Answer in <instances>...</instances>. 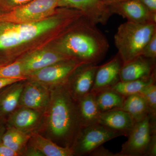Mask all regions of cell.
<instances>
[{"mask_svg":"<svg viewBox=\"0 0 156 156\" xmlns=\"http://www.w3.org/2000/svg\"><path fill=\"white\" fill-rule=\"evenodd\" d=\"M85 63L71 59L49 66L27 75L32 81L53 86L66 83L73 73Z\"/></svg>","mask_w":156,"mask_h":156,"instance_id":"cell-8","label":"cell"},{"mask_svg":"<svg viewBox=\"0 0 156 156\" xmlns=\"http://www.w3.org/2000/svg\"><path fill=\"white\" fill-rule=\"evenodd\" d=\"M80 19L75 29L59 40L57 51L83 63L98 64L108 51V41L96 24L83 16Z\"/></svg>","mask_w":156,"mask_h":156,"instance_id":"cell-1","label":"cell"},{"mask_svg":"<svg viewBox=\"0 0 156 156\" xmlns=\"http://www.w3.org/2000/svg\"><path fill=\"white\" fill-rule=\"evenodd\" d=\"M156 120L149 115L144 119L135 123L128 135V140L116 156H145L152 135L156 131Z\"/></svg>","mask_w":156,"mask_h":156,"instance_id":"cell-7","label":"cell"},{"mask_svg":"<svg viewBox=\"0 0 156 156\" xmlns=\"http://www.w3.org/2000/svg\"><path fill=\"white\" fill-rule=\"evenodd\" d=\"M33 0H0V11L6 12Z\"/></svg>","mask_w":156,"mask_h":156,"instance_id":"cell-28","label":"cell"},{"mask_svg":"<svg viewBox=\"0 0 156 156\" xmlns=\"http://www.w3.org/2000/svg\"><path fill=\"white\" fill-rule=\"evenodd\" d=\"M18 83L5 87L0 92V120H5L19 105L24 86Z\"/></svg>","mask_w":156,"mask_h":156,"instance_id":"cell-18","label":"cell"},{"mask_svg":"<svg viewBox=\"0 0 156 156\" xmlns=\"http://www.w3.org/2000/svg\"><path fill=\"white\" fill-rule=\"evenodd\" d=\"M102 0H59L57 8L78 10L84 17L97 25L106 24L112 15Z\"/></svg>","mask_w":156,"mask_h":156,"instance_id":"cell-9","label":"cell"},{"mask_svg":"<svg viewBox=\"0 0 156 156\" xmlns=\"http://www.w3.org/2000/svg\"><path fill=\"white\" fill-rule=\"evenodd\" d=\"M41 112L33 109L21 107L7 117L9 127H14L28 133L36 128L41 120Z\"/></svg>","mask_w":156,"mask_h":156,"instance_id":"cell-16","label":"cell"},{"mask_svg":"<svg viewBox=\"0 0 156 156\" xmlns=\"http://www.w3.org/2000/svg\"><path fill=\"white\" fill-rule=\"evenodd\" d=\"M30 146L40 151L44 156H74L71 147L61 146L37 133H34L29 139Z\"/></svg>","mask_w":156,"mask_h":156,"instance_id":"cell-20","label":"cell"},{"mask_svg":"<svg viewBox=\"0 0 156 156\" xmlns=\"http://www.w3.org/2000/svg\"><path fill=\"white\" fill-rule=\"evenodd\" d=\"M156 83V75L150 77L129 81H119L111 87L124 97L140 93L145 87Z\"/></svg>","mask_w":156,"mask_h":156,"instance_id":"cell-23","label":"cell"},{"mask_svg":"<svg viewBox=\"0 0 156 156\" xmlns=\"http://www.w3.org/2000/svg\"><path fill=\"white\" fill-rule=\"evenodd\" d=\"M156 75V60L139 56L123 65L120 81H129L145 79Z\"/></svg>","mask_w":156,"mask_h":156,"instance_id":"cell-14","label":"cell"},{"mask_svg":"<svg viewBox=\"0 0 156 156\" xmlns=\"http://www.w3.org/2000/svg\"><path fill=\"white\" fill-rule=\"evenodd\" d=\"M71 59L73 58L57 51L41 50L30 54L20 61L26 76L49 66Z\"/></svg>","mask_w":156,"mask_h":156,"instance_id":"cell-15","label":"cell"},{"mask_svg":"<svg viewBox=\"0 0 156 156\" xmlns=\"http://www.w3.org/2000/svg\"><path fill=\"white\" fill-rule=\"evenodd\" d=\"M128 1V0H102L101 2L104 5H108L112 3L120 2H124V1Z\"/></svg>","mask_w":156,"mask_h":156,"instance_id":"cell-36","label":"cell"},{"mask_svg":"<svg viewBox=\"0 0 156 156\" xmlns=\"http://www.w3.org/2000/svg\"><path fill=\"white\" fill-rule=\"evenodd\" d=\"M112 15L117 14L127 21L136 23H156V13L150 12L139 0H128L107 5Z\"/></svg>","mask_w":156,"mask_h":156,"instance_id":"cell-11","label":"cell"},{"mask_svg":"<svg viewBox=\"0 0 156 156\" xmlns=\"http://www.w3.org/2000/svg\"><path fill=\"white\" fill-rule=\"evenodd\" d=\"M150 59L156 60V33L154 34L143 50L141 55Z\"/></svg>","mask_w":156,"mask_h":156,"instance_id":"cell-27","label":"cell"},{"mask_svg":"<svg viewBox=\"0 0 156 156\" xmlns=\"http://www.w3.org/2000/svg\"><path fill=\"white\" fill-rule=\"evenodd\" d=\"M77 12L68 16H52L33 23H0V50L17 47L30 41L45 33L57 28L73 18Z\"/></svg>","mask_w":156,"mask_h":156,"instance_id":"cell-3","label":"cell"},{"mask_svg":"<svg viewBox=\"0 0 156 156\" xmlns=\"http://www.w3.org/2000/svg\"><path fill=\"white\" fill-rule=\"evenodd\" d=\"M6 129L4 122V120H0V142H1L2 136L4 132L5 131Z\"/></svg>","mask_w":156,"mask_h":156,"instance_id":"cell-35","label":"cell"},{"mask_svg":"<svg viewBox=\"0 0 156 156\" xmlns=\"http://www.w3.org/2000/svg\"><path fill=\"white\" fill-rule=\"evenodd\" d=\"M48 108L50 134L59 145L71 147L82 126L77 101L71 95L66 83L53 86Z\"/></svg>","mask_w":156,"mask_h":156,"instance_id":"cell-2","label":"cell"},{"mask_svg":"<svg viewBox=\"0 0 156 156\" xmlns=\"http://www.w3.org/2000/svg\"><path fill=\"white\" fill-rule=\"evenodd\" d=\"M50 99V91L44 84L32 81L24 86L19 104L41 112L48 108Z\"/></svg>","mask_w":156,"mask_h":156,"instance_id":"cell-12","label":"cell"},{"mask_svg":"<svg viewBox=\"0 0 156 156\" xmlns=\"http://www.w3.org/2000/svg\"><path fill=\"white\" fill-rule=\"evenodd\" d=\"M59 0H33L0 15V23H26L39 22L56 13Z\"/></svg>","mask_w":156,"mask_h":156,"instance_id":"cell-5","label":"cell"},{"mask_svg":"<svg viewBox=\"0 0 156 156\" xmlns=\"http://www.w3.org/2000/svg\"><path fill=\"white\" fill-rule=\"evenodd\" d=\"M30 136L12 127H8L2 136L1 142L13 151L20 154Z\"/></svg>","mask_w":156,"mask_h":156,"instance_id":"cell-24","label":"cell"},{"mask_svg":"<svg viewBox=\"0 0 156 156\" xmlns=\"http://www.w3.org/2000/svg\"><path fill=\"white\" fill-rule=\"evenodd\" d=\"M123 62L118 53L106 63L98 66L95 74L92 92L95 93L108 89L120 81Z\"/></svg>","mask_w":156,"mask_h":156,"instance_id":"cell-13","label":"cell"},{"mask_svg":"<svg viewBox=\"0 0 156 156\" xmlns=\"http://www.w3.org/2000/svg\"><path fill=\"white\" fill-rule=\"evenodd\" d=\"M23 80L20 79H0V90L11 84Z\"/></svg>","mask_w":156,"mask_h":156,"instance_id":"cell-33","label":"cell"},{"mask_svg":"<svg viewBox=\"0 0 156 156\" xmlns=\"http://www.w3.org/2000/svg\"><path fill=\"white\" fill-rule=\"evenodd\" d=\"M140 93L142 95L147 104L149 111V115L151 119L153 120H156V83L150 84L145 87Z\"/></svg>","mask_w":156,"mask_h":156,"instance_id":"cell-26","label":"cell"},{"mask_svg":"<svg viewBox=\"0 0 156 156\" xmlns=\"http://www.w3.org/2000/svg\"><path fill=\"white\" fill-rule=\"evenodd\" d=\"M25 154L29 156H44L40 151L31 146L27 150Z\"/></svg>","mask_w":156,"mask_h":156,"instance_id":"cell-34","label":"cell"},{"mask_svg":"<svg viewBox=\"0 0 156 156\" xmlns=\"http://www.w3.org/2000/svg\"><path fill=\"white\" fill-rule=\"evenodd\" d=\"M93 93L98 106L101 112L121 109L122 107L125 97L111 88Z\"/></svg>","mask_w":156,"mask_h":156,"instance_id":"cell-22","label":"cell"},{"mask_svg":"<svg viewBox=\"0 0 156 156\" xmlns=\"http://www.w3.org/2000/svg\"><path fill=\"white\" fill-rule=\"evenodd\" d=\"M122 136L126 135L98 123L82 127L71 148L74 155H89L92 151L105 143Z\"/></svg>","mask_w":156,"mask_h":156,"instance_id":"cell-6","label":"cell"},{"mask_svg":"<svg viewBox=\"0 0 156 156\" xmlns=\"http://www.w3.org/2000/svg\"><path fill=\"white\" fill-rule=\"evenodd\" d=\"M156 156V131L152 135L145 156Z\"/></svg>","mask_w":156,"mask_h":156,"instance_id":"cell-30","label":"cell"},{"mask_svg":"<svg viewBox=\"0 0 156 156\" xmlns=\"http://www.w3.org/2000/svg\"><path fill=\"white\" fill-rule=\"evenodd\" d=\"M155 33V23H140L127 21L120 24L115 34L114 41L123 64L140 56Z\"/></svg>","mask_w":156,"mask_h":156,"instance_id":"cell-4","label":"cell"},{"mask_svg":"<svg viewBox=\"0 0 156 156\" xmlns=\"http://www.w3.org/2000/svg\"><path fill=\"white\" fill-rule=\"evenodd\" d=\"M20 154L0 142V156H17Z\"/></svg>","mask_w":156,"mask_h":156,"instance_id":"cell-31","label":"cell"},{"mask_svg":"<svg viewBox=\"0 0 156 156\" xmlns=\"http://www.w3.org/2000/svg\"><path fill=\"white\" fill-rule=\"evenodd\" d=\"M89 155L91 156H116V154L112 152L111 151L101 145L92 151L89 154Z\"/></svg>","mask_w":156,"mask_h":156,"instance_id":"cell-29","label":"cell"},{"mask_svg":"<svg viewBox=\"0 0 156 156\" xmlns=\"http://www.w3.org/2000/svg\"><path fill=\"white\" fill-rule=\"evenodd\" d=\"M98 66L97 64L84 63L77 68L69 78L66 84L76 101L92 92Z\"/></svg>","mask_w":156,"mask_h":156,"instance_id":"cell-10","label":"cell"},{"mask_svg":"<svg viewBox=\"0 0 156 156\" xmlns=\"http://www.w3.org/2000/svg\"><path fill=\"white\" fill-rule=\"evenodd\" d=\"M77 102L82 128L99 123L101 112L98 106L94 93L90 92Z\"/></svg>","mask_w":156,"mask_h":156,"instance_id":"cell-19","label":"cell"},{"mask_svg":"<svg viewBox=\"0 0 156 156\" xmlns=\"http://www.w3.org/2000/svg\"><path fill=\"white\" fill-rule=\"evenodd\" d=\"M0 79H20L25 80L20 60L6 65L0 66Z\"/></svg>","mask_w":156,"mask_h":156,"instance_id":"cell-25","label":"cell"},{"mask_svg":"<svg viewBox=\"0 0 156 156\" xmlns=\"http://www.w3.org/2000/svg\"><path fill=\"white\" fill-rule=\"evenodd\" d=\"M148 10L153 13H156V0H139Z\"/></svg>","mask_w":156,"mask_h":156,"instance_id":"cell-32","label":"cell"},{"mask_svg":"<svg viewBox=\"0 0 156 156\" xmlns=\"http://www.w3.org/2000/svg\"><path fill=\"white\" fill-rule=\"evenodd\" d=\"M121 109L130 115L134 124L144 119L149 115L147 104L140 93L125 97Z\"/></svg>","mask_w":156,"mask_h":156,"instance_id":"cell-21","label":"cell"},{"mask_svg":"<svg viewBox=\"0 0 156 156\" xmlns=\"http://www.w3.org/2000/svg\"><path fill=\"white\" fill-rule=\"evenodd\" d=\"M99 123L114 131L122 132L127 136L134 125L130 115L121 109L101 112Z\"/></svg>","mask_w":156,"mask_h":156,"instance_id":"cell-17","label":"cell"}]
</instances>
